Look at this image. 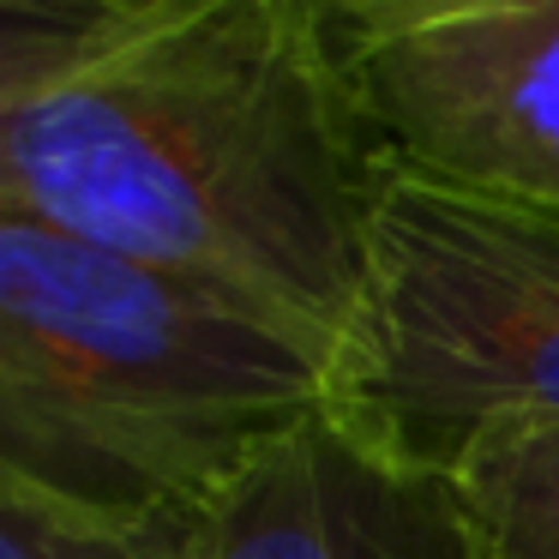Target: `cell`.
Returning <instances> with one entry per match:
<instances>
[{
    "instance_id": "cell-1",
    "label": "cell",
    "mask_w": 559,
    "mask_h": 559,
    "mask_svg": "<svg viewBox=\"0 0 559 559\" xmlns=\"http://www.w3.org/2000/svg\"><path fill=\"white\" fill-rule=\"evenodd\" d=\"M379 181L325 0L0 7V211L223 295L325 361Z\"/></svg>"
},
{
    "instance_id": "cell-2",
    "label": "cell",
    "mask_w": 559,
    "mask_h": 559,
    "mask_svg": "<svg viewBox=\"0 0 559 559\" xmlns=\"http://www.w3.org/2000/svg\"><path fill=\"white\" fill-rule=\"evenodd\" d=\"M325 415V355L193 283L0 211V481L151 530Z\"/></svg>"
},
{
    "instance_id": "cell-3",
    "label": "cell",
    "mask_w": 559,
    "mask_h": 559,
    "mask_svg": "<svg viewBox=\"0 0 559 559\" xmlns=\"http://www.w3.org/2000/svg\"><path fill=\"white\" fill-rule=\"evenodd\" d=\"M325 415L427 475L499 421H559V211L385 169Z\"/></svg>"
},
{
    "instance_id": "cell-4",
    "label": "cell",
    "mask_w": 559,
    "mask_h": 559,
    "mask_svg": "<svg viewBox=\"0 0 559 559\" xmlns=\"http://www.w3.org/2000/svg\"><path fill=\"white\" fill-rule=\"evenodd\" d=\"M379 163L559 211V0H325Z\"/></svg>"
},
{
    "instance_id": "cell-5",
    "label": "cell",
    "mask_w": 559,
    "mask_h": 559,
    "mask_svg": "<svg viewBox=\"0 0 559 559\" xmlns=\"http://www.w3.org/2000/svg\"><path fill=\"white\" fill-rule=\"evenodd\" d=\"M151 530L163 559H463L451 475L403 469L331 415L199 511Z\"/></svg>"
},
{
    "instance_id": "cell-6",
    "label": "cell",
    "mask_w": 559,
    "mask_h": 559,
    "mask_svg": "<svg viewBox=\"0 0 559 559\" xmlns=\"http://www.w3.org/2000/svg\"><path fill=\"white\" fill-rule=\"evenodd\" d=\"M463 559H559V421H499L451 469Z\"/></svg>"
},
{
    "instance_id": "cell-7",
    "label": "cell",
    "mask_w": 559,
    "mask_h": 559,
    "mask_svg": "<svg viewBox=\"0 0 559 559\" xmlns=\"http://www.w3.org/2000/svg\"><path fill=\"white\" fill-rule=\"evenodd\" d=\"M0 559H163L157 530H115L0 481Z\"/></svg>"
}]
</instances>
